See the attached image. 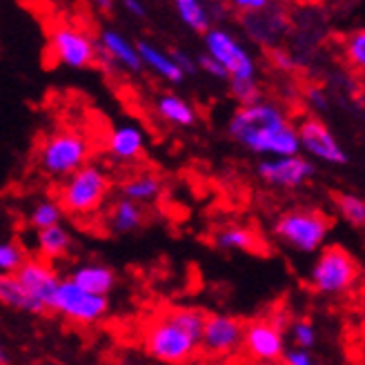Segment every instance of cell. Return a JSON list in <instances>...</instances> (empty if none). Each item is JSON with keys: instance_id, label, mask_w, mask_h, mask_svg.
Instances as JSON below:
<instances>
[{"instance_id": "obj_1", "label": "cell", "mask_w": 365, "mask_h": 365, "mask_svg": "<svg viewBox=\"0 0 365 365\" xmlns=\"http://www.w3.org/2000/svg\"><path fill=\"white\" fill-rule=\"evenodd\" d=\"M227 134L241 148L263 158L301 154L297 125L279 103L272 101H259L236 109L227 120Z\"/></svg>"}, {"instance_id": "obj_2", "label": "cell", "mask_w": 365, "mask_h": 365, "mask_svg": "<svg viewBox=\"0 0 365 365\" xmlns=\"http://www.w3.org/2000/svg\"><path fill=\"white\" fill-rule=\"evenodd\" d=\"M205 312L180 305L154 314L143 327V350L165 365H182L200 350Z\"/></svg>"}, {"instance_id": "obj_3", "label": "cell", "mask_w": 365, "mask_h": 365, "mask_svg": "<svg viewBox=\"0 0 365 365\" xmlns=\"http://www.w3.org/2000/svg\"><path fill=\"white\" fill-rule=\"evenodd\" d=\"M330 232V216L314 207H289L272 225L274 239L297 254H319Z\"/></svg>"}, {"instance_id": "obj_4", "label": "cell", "mask_w": 365, "mask_h": 365, "mask_svg": "<svg viewBox=\"0 0 365 365\" xmlns=\"http://www.w3.org/2000/svg\"><path fill=\"white\" fill-rule=\"evenodd\" d=\"M91 152H94V145L83 132H51L38 148V170L49 178H69L87 165Z\"/></svg>"}, {"instance_id": "obj_5", "label": "cell", "mask_w": 365, "mask_h": 365, "mask_svg": "<svg viewBox=\"0 0 365 365\" xmlns=\"http://www.w3.org/2000/svg\"><path fill=\"white\" fill-rule=\"evenodd\" d=\"M109 190H112V178L107 176V172L101 165L87 163L85 168L65 178L58 187L56 203L61 205L63 214L91 216L103 207Z\"/></svg>"}, {"instance_id": "obj_6", "label": "cell", "mask_w": 365, "mask_h": 365, "mask_svg": "<svg viewBox=\"0 0 365 365\" xmlns=\"http://www.w3.org/2000/svg\"><path fill=\"white\" fill-rule=\"evenodd\" d=\"M359 265L354 257L339 245L323 247L307 269V283L321 297H341L356 285Z\"/></svg>"}, {"instance_id": "obj_7", "label": "cell", "mask_w": 365, "mask_h": 365, "mask_svg": "<svg viewBox=\"0 0 365 365\" xmlns=\"http://www.w3.org/2000/svg\"><path fill=\"white\" fill-rule=\"evenodd\" d=\"M49 51L56 65L69 69H87L98 63V43L87 29L58 23L49 31Z\"/></svg>"}, {"instance_id": "obj_8", "label": "cell", "mask_w": 365, "mask_h": 365, "mask_svg": "<svg viewBox=\"0 0 365 365\" xmlns=\"http://www.w3.org/2000/svg\"><path fill=\"white\" fill-rule=\"evenodd\" d=\"M205 53L221 65L230 81L257 78V61L247 51V47L225 27H212L205 36Z\"/></svg>"}, {"instance_id": "obj_9", "label": "cell", "mask_w": 365, "mask_h": 365, "mask_svg": "<svg viewBox=\"0 0 365 365\" xmlns=\"http://www.w3.org/2000/svg\"><path fill=\"white\" fill-rule=\"evenodd\" d=\"M109 309H112L109 297L89 294V292L76 287L69 279H61V285L56 289V294H53L49 312H56L71 323L91 325L103 321L109 314Z\"/></svg>"}, {"instance_id": "obj_10", "label": "cell", "mask_w": 365, "mask_h": 365, "mask_svg": "<svg viewBox=\"0 0 365 365\" xmlns=\"http://www.w3.org/2000/svg\"><path fill=\"white\" fill-rule=\"evenodd\" d=\"M297 134L301 152H305L309 158H317L327 165H345L348 163V152L334 136V132L323 123L319 116H303L297 123Z\"/></svg>"}, {"instance_id": "obj_11", "label": "cell", "mask_w": 365, "mask_h": 365, "mask_svg": "<svg viewBox=\"0 0 365 365\" xmlns=\"http://www.w3.org/2000/svg\"><path fill=\"white\" fill-rule=\"evenodd\" d=\"M257 174L269 187L294 192L301 190L309 178H314V163L303 154L281 156V158H263L257 165Z\"/></svg>"}, {"instance_id": "obj_12", "label": "cell", "mask_w": 365, "mask_h": 365, "mask_svg": "<svg viewBox=\"0 0 365 365\" xmlns=\"http://www.w3.org/2000/svg\"><path fill=\"white\" fill-rule=\"evenodd\" d=\"M245 323L230 314H207L203 334H200V350L210 356L225 359L243 348Z\"/></svg>"}, {"instance_id": "obj_13", "label": "cell", "mask_w": 365, "mask_h": 365, "mask_svg": "<svg viewBox=\"0 0 365 365\" xmlns=\"http://www.w3.org/2000/svg\"><path fill=\"white\" fill-rule=\"evenodd\" d=\"M16 281L21 283L29 301L36 305V312L38 314L49 312L53 294H56V289L61 285L56 267L43 259H27V263L18 269Z\"/></svg>"}, {"instance_id": "obj_14", "label": "cell", "mask_w": 365, "mask_h": 365, "mask_svg": "<svg viewBox=\"0 0 365 365\" xmlns=\"http://www.w3.org/2000/svg\"><path fill=\"white\" fill-rule=\"evenodd\" d=\"M285 330L274 325L269 317L254 319L245 323L243 332V350L250 359L259 363H274L285 354Z\"/></svg>"}, {"instance_id": "obj_15", "label": "cell", "mask_w": 365, "mask_h": 365, "mask_svg": "<svg viewBox=\"0 0 365 365\" xmlns=\"http://www.w3.org/2000/svg\"><path fill=\"white\" fill-rule=\"evenodd\" d=\"M98 61L109 63L112 67H123L132 74H140L143 71V61L138 56L136 43H132L125 34L118 29L105 27L98 34Z\"/></svg>"}, {"instance_id": "obj_16", "label": "cell", "mask_w": 365, "mask_h": 365, "mask_svg": "<svg viewBox=\"0 0 365 365\" xmlns=\"http://www.w3.org/2000/svg\"><path fill=\"white\" fill-rule=\"evenodd\" d=\"M145 132L134 123H120L114 125L107 132L105 138V152L118 163H132L145 154Z\"/></svg>"}, {"instance_id": "obj_17", "label": "cell", "mask_w": 365, "mask_h": 365, "mask_svg": "<svg viewBox=\"0 0 365 365\" xmlns=\"http://www.w3.org/2000/svg\"><path fill=\"white\" fill-rule=\"evenodd\" d=\"M67 279L76 287L89 292V294H96V297H109V292H112L114 285H116L114 269L109 265H103V263L76 265L74 269L69 272Z\"/></svg>"}, {"instance_id": "obj_18", "label": "cell", "mask_w": 365, "mask_h": 365, "mask_svg": "<svg viewBox=\"0 0 365 365\" xmlns=\"http://www.w3.org/2000/svg\"><path fill=\"white\" fill-rule=\"evenodd\" d=\"M138 49V56L143 61V67L152 69L156 76H160L163 81H168L172 85H180L185 81V74L178 69V65L172 61L170 51H163L160 47H156L150 41H138L136 43Z\"/></svg>"}, {"instance_id": "obj_19", "label": "cell", "mask_w": 365, "mask_h": 365, "mask_svg": "<svg viewBox=\"0 0 365 365\" xmlns=\"http://www.w3.org/2000/svg\"><path fill=\"white\" fill-rule=\"evenodd\" d=\"M105 221H107V227L114 234H132V232L143 227L145 210L140 205L132 203V200L118 196L114 203L109 205Z\"/></svg>"}, {"instance_id": "obj_20", "label": "cell", "mask_w": 365, "mask_h": 365, "mask_svg": "<svg viewBox=\"0 0 365 365\" xmlns=\"http://www.w3.org/2000/svg\"><path fill=\"white\" fill-rule=\"evenodd\" d=\"M154 109L160 120L174 127H194L198 120L196 107L178 94H160L154 103Z\"/></svg>"}, {"instance_id": "obj_21", "label": "cell", "mask_w": 365, "mask_h": 365, "mask_svg": "<svg viewBox=\"0 0 365 365\" xmlns=\"http://www.w3.org/2000/svg\"><path fill=\"white\" fill-rule=\"evenodd\" d=\"M214 245L225 252H259L261 236L245 225H225L214 234Z\"/></svg>"}, {"instance_id": "obj_22", "label": "cell", "mask_w": 365, "mask_h": 365, "mask_svg": "<svg viewBox=\"0 0 365 365\" xmlns=\"http://www.w3.org/2000/svg\"><path fill=\"white\" fill-rule=\"evenodd\" d=\"M163 194V180L156 174L143 172L136 176H130L120 182V196L132 200V203H154V200Z\"/></svg>"}, {"instance_id": "obj_23", "label": "cell", "mask_w": 365, "mask_h": 365, "mask_svg": "<svg viewBox=\"0 0 365 365\" xmlns=\"http://www.w3.org/2000/svg\"><path fill=\"white\" fill-rule=\"evenodd\" d=\"M71 243H74V239H71L69 230L63 225L36 232V250L41 252V259L47 263L65 259L71 252Z\"/></svg>"}, {"instance_id": "obj_24", "label": "cell", "mask_w": 365, "mask_h": 365, "mask_svg": "<svg viewBox=\"0 0 365 365\" xmlns=\"http://www.w3.org/2000/svg\"><path fill=\"white\" fill-rule=\"evenodd\" d=\"M174 9H176V16L180 18V23L194 34L205 36L214 27L212 11H210V7L200 3V0H176Z\"/></svg>"}, {"instance_id": "obj_25", "label": "cell", "mask_w": 365, "mask_h": 365, "mask_svg": "<svg viewBox=\"0 0 365 365\" xmlns=\"http://www.w3.org/2000/svg\"><path fill=\"white\" fill-rule=\"evenodd\" d=\"M259 16L263 18V27L245 25V31L250 34V38H254V41L261 43V45H277V41L281 38L285 27H287V23L283 21V11L269 5Z\"/></svg>"}, {"instance_id": "obj_26", "label": "cell", "mask_w": 365, "mask_h": 365, "mask_svg": "<svg viewBox=\"0 0 365 365\" xmlns=\"http://www.w3.org/2000/svg\"><path fill=\"white\" fill-rule=\"evenodd\" d=\"M334 210L345 223L352 227H365V198L352 192H341L334 196Z\"/></svg>"}, {"instance_id": "obj_27", "label": "cell", "mask_w": 365, "mask_h": 365, "mask_svg": "<svg viewBox=\"0 0 365 365\" xmlns=\"http://www.w3.org/2000/svg\"><path fill=\"white\" fill-rule=\"evenodd\" d=\"M0 303L7 307H14V309H21V312L38 314L36 312V305L29 301L21 283L16 281V277H5V274H0Z\"/></svg>"}, {"instance_id": "obj_28", "label": "cell", "mask_w": 365, "mask_h": 365, "mask_svg": "<svg viewBox=\"0 0 365 365\" xmlns=\"http://www.w3.org/2000/svg\"><path fill=\"white\" fill-rule=\"evenodd\" d=\"M63 221V210L56 200H41V203H36L34 210L29 212V225L36 230V232H43V230H49V227H56L61 225Z\"/></svg>"}, {"instance_id": "obj_29", "label": "cell", "mask_w": 365, "mask_h": 365, "mask_svg": "<svg viewBox=\"0 0 365 365\" xmlns=\"http://www.w3.org/2000/svg\"><path fill=\"white\" fill-rule=\"evenodd\" d=\"M343 56L356 71H363L365 74V27L352 29L350 34L343 36Z\"/></svg>"}, {"instance_id": "obj_30", "label": "cell", "mask_w": 365, "mask_h": 365, "mask_svg": "<svg viewBox=\"0 0 365 365\" xmlns=\"http://www.w3.org/2000/svg\"><path fill=\"white\" fill-rule=\"evenodd\" d=\"M25 247L16 241H0V274L5 277H16L18 269L27 263Z\"/></svg>"}, {"instance_id": "obj_31", "label": "cell", "mask_w": 365, "mask_h": 365, "mask_svg": "<svg viewBox=\"0 0 365 365\" xmlns=\"http://www.w3.org/2000/svg\"><path fill=\"white\" fill-rule=\"evenodd\" d=\"M289 336H292V343H294V348L299 350H312L314 345H317V339H319V330H317V325L314 321H309L305 317L301 319H292L289 323Z\"/></svg>"}, {"instance_id": "obj_32", "label": "cell", "mask_w": 365, "mask_h": 365, "mask_svg": "<svg viewBox=\"0 0 365 365\" xmlns=\"http://www.w3.org/2000/svg\"><path fill=\"white\" fill-rule=\"evenodd\" d=\"M230 96L239 103V107H247L263 101V91L257 78H247V81H227Z\"/></svg>"}, {"instance_id": "obj_33", "label": "cell", "mask_w": 365, "mask_h": 365, "mask_svg": "<svg viewBox=\"0 0 365 365\" xmlns=\"http://www.w3.org/2000/svg\"><path fill=\"white\" fill-rule=\"evenodd\" d=\"M269 58H272L274 67H277L279 71H285V74H292V71H297V67H299L297 58L283 47H272Z\"/></svg>"}, {"instance_id": "obj_34", "label": "cell", "mask_w": 365, "mask_h": 365, "mask_svg": "<svg viewBox=\"0 0 365 365\" xmlns=\"http://www.w3.org/2000/svg\"><path fill=\"white\" fill-rule=\"evenodd\" d=\"M305 101L312 112H327V107H330V96H327L321 87H307Z\"/></svg>"}, {"instance_id": "obj_35", "label": "cell", "mask_w": 365, "mask_h": 365, "mask_svg": "<svg viewBox=\"0 0 365 365\" xmlns=\"http://www.w3.org/2000/svg\"><path fill=\"white\" fill-rule=\"evenodd\" d=\"M196 65H198V69H203L207 76H212L216 81H230L227 71L218 65L212 56H207V53H200V56L196 58Z\"/></svg>"}, {"instance_id": "obj_36", "label": "cell", "mask_w": 365, "mask_h": 365, "mask_svg": "<svg viewBox=\"0 0 365 365\" xmlns=\"http://www.w3.org/2000/svg\"><path fill=\"white\" fill-rule=\"evenodd\" d=\"M170 56H172V61L178 65V69H180L185 76H194L196 71H198L196 58H192L185 49H172V51H170Z\"/></svg>"}, {"instance_id": "obj_37", "label": "cell", "mask_w": 365, "mask_h": 365, "mask_svg": "<svg viewBox=\"0 0 365 365\" xmlns=\"http://www.w3.org/2000/svg\"><path fill=\"white\" fill-rule=\"evenodd\" d=\"M281 361H283V365H317L312 354H309L307 350H299V348L285 350Z\"/></svg>"}, {"instance_id": "obj_38", "label": "cell", "mask_w": 365, "mask_h": 365, "mask_svg": "<svg viewBox=\"0 0 365 365\" xmlns=\"http://www.w3.org/2000/svg\"><path fill=\"white\" fill-rule=\"evenodd\" d=\"M234 9H239L243 16H252V14H261L265 11L272 3H267V0H236V3H232Z\"/></svg>"}, {"instance_id": "obj_39", "label": "cell", "mask_w": 365, "mask_h": 365, "mask_svg": "<svg viewBox=\"0 0 365 365\" xmlns=\"http://www.w3.org/2000/svg\"><path fill=\"white\" fill-rule=\"evenodd\" d=\"M123 7L127 9V14H132L134 18H138V21L148 18V7H145L143 3H138V0H125Z\"/></svg>"}, {"instance_id": "obj_40", "label": "cell", "mask_w": 365, "mask_h": 365, "mask_svg": "<svg viewBox=\"0 0 365 365\" xmlns=\"http://www.w3.org/2000/svg\"><path fill=\"white\" fill-rule=\"evenodd\" d=\"M0 365H11V359H9V354H7L3 343H0Z\"/></svg>"}, {"instance_id": "obj_41", "label": "cell", "mask_w": 365, "mask_h": 365, "mask_svg": "<svg viewBox=\"0 0 365 365\" xmlns=\"http://www.w3.org/2000/svg\"><path fill=\"white\" fill-rule=\"evenodd\" d=\"M359 339H361L363 345H365V314H363L361 321H359Z\"/></svg>"}, {"instance_id": "obj_42", "label": "cell", "mask_w": 365, "mask_h": 365, "mask_svg": "<svg viewBox=\"0 0 365 365\" xmlns=\"http://www.w3.org/2000/svg\"><path fill=\"white\" fill-rule=\"evenodd\" d=\"M361 96H363V101H365V81H363V85H361Z\"/></svg>"}]
</instances>
